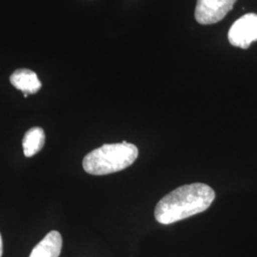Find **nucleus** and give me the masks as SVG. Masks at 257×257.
<instances>
[{"label":"nucleus","instance_id":"nucleus-1","mask_svg":"<svg viewBox=\"0 0 257 257\" xmlns=\"http://www.w3.org/2000/svg\"><path fill=\"white\" fill-rule=\"evenodd\" d=\"M215 193L207 184L184 185L159 200L155 210L157 222L163 225L183 220L209 209Z\"/></svg>","mask_w":257,"mask_h":257},{"label":"nucleus","instance_id":"nucleus-2","mask_svg":"<svg viewBox=\"0 0 257 257\" xmlns=\"http://www.w3.org/2000/svg\"><path fill=\"white\" fill-rule=\"evenodd\" d=\"M138 157V147L127 141L104 144L84 157L83 169L90 175H110L127 169Z\"/></svg>","mask_w":257,"mask_h":257},{"label":"nucleus","instance_id":"nucleus-3","mask_svg":"<svg viewBox=\"0 0 257 257\" xmlns=\"http://www.w3.org/2000/svg\"><path fill=\"white\" fill-rule=\"evenodd\" d=\"M235 2L236 0H197L194 17L199 24H215L232 10Z\"/></svg>","mask_w":257,"mask_h":257},{"label":"nucleus","instance_id":"nucleus-4","mask_svg":"<svg viewBox=\"0 0 257 257\" xmlns=\"http://www.w3.org/2000/svg\"><path fill=\"white\" fill-rule=\"evenodd\" d=\"M228 37L232 46L248 49L257 40V15L247 14L237 19L230 27Z\"/></svg>","mask_w":257,"mask_h":257},{"label":"nucleus","instance_id":"nucleus-5","mask_svg":"<svg viewBox=\"0 0 257 257\" xmlns=\"http://www.w3.org/2000/svg\"><path fill=\"white\" fill-rule=\"evenodd\" d=\"M61 248V234L56 230H52L33 248L30 257H59Z\"/></svg>","mask_w":257,"mask_h":257},{"label":"nucleus","instance_id":"nucleus-6","mask_svg":"<svg viewBox=\"0 0 257 257\" xmlns=\"http://www.w3.org/2000/svg\"><path fill=\"white\" fill-rule=\"evenodd\" d=\"M10 81L18 90L27 94L36 93L42 87L37 74L28 69L17 70L11 75Z\"/></svg>","mask_w":257,"mask_h":257},{"label":"nucleus","instance_id":"nucleus-7","mask_svg":"<svg viewBox=\"0 0 257 257\" xmlns=\"http://www.w3.org/2000/svg\"><path fill=\"white\" fill-rule=\"evenodd\" d=\"M45 144V133L43 128L35 127L26 132L22 146L26 157H32L39 153Z\"/></svg>","mask_w":257,"mask_h":257},{"label":"nucleus","instance_id":"nucleus-8","mask_svg":"<svg viewBox=\"0 0 257 257\" xmlns=\"http://www.w3.org/2000/svg\"><path fill=\"white\" fill-rule=\"evenodd\" d=\"M3 253V242H2V237L0 234V257L2 256Z\"/></svg>","mask_w":257,"mask_h":257}]
</instances>
